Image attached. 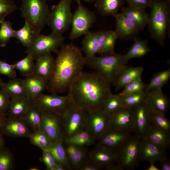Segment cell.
I'll use <instances>...</instances> for the list:
<instances>
[{"mask_svg": "<svg viewBox=\"0 0 170 170\" xmlns=\"http://www.w3.org/2000/svg\"><path fill=\"white\" fill-rule=\"evenodd\" d=\"M29 138L32 144L38 147L42 151L48 150L52 142L42 130L32 132Z\"/></svg>", "mask_w": 170, "mask_h": 170, "instance_id": "35", "label": "cell"}, {"mask_svg": "<svg viewBox=\"0 0 170 170\" xmlns=\"http://www.w3.org/2000/svg\"><path fill=\"white\" fill-rule=\"evenodd\" d=\"M3 135L0 130V149L5 147V140L3 137Z\"/></svg>", "mask_w": 170, "mask_h": 170, "instance_id": "56", "label": "cell"}, {"mask_svg": "<svg viewBox=\"0 0 170 170\" xmlns=\"http://www.w3.org/2000/svg\"><path fill=\"white\" fill-rule=\"evenodd\" d=\"M3 75L11 78H15L16 73L13 65L0 60V75Z\"/></svg>", "mask_w": 170, "mask_h": 170, "instance_id": "48", "label": "cell"}, {"mask_svg": "<svg viewBox=\"0 0 170 170\" xmlns=\"http://www.w3.org/2000/svg\"><path fill=\"white\" fill-rule=\"evenodd\" d=\"M7 118L5 113L0 112V130L2 127Z\"/></svg>", "mask_w": 170, "mask_h": 170, "instance_id": "55", "label": "cell"}, {"mask_svg": "<svg viewBox=\"0 0 170 170\" xmlns=\"http://www.w3.org/2000/svg\"><path fill=\"white\" fill-rule=\"evenodd\" d=\"M147 94V91L144 90L120 97L122 99L123 107L133 108L142 103L145 102Z\"/></svg>", "mask_w": 170, "mask_h": 170, "instance_id": "37", "label": "cell"}, {"mask_svg": "<svg viewBox=\"0 0 170 170\" xmlns=\"http://www.w3.org/2000/svg\"><path fill=\"white\" fill-rule=\"evenodd\" d=\"M168 23V14L166 4L154 1L151 4L147 24L152 36L161 46H163Z\"/></svg>", "mask_w": 170, "mask_h": 170, "instance_id": "5", "label": "cell"}, {"mask_svg": "<svg viewBox=\"0 0 170 170\" xmlns=\"http://www.w3.org/2000/svg\"><path fill=\"white\" fill-rule=\"evenodd\" d=\"M122 13L141 29L147 24L149 15L144 8L129 5L122 9Z\"/></svg>", "mask_w": 170, "mask_h": 170, "instance_id": "28", "label": "cell"}, {"mask_svg": "<svg viewBox=\"0 0 170 170\" xmlns=\"http://www.w3.org/2000/svg\"><path fill=\"white\" fill-rule=\"evenodd\" d=\"M170 78V69L158 73L154 75L150 82L146 85L145 90L149 91L153 89L162 88Z\"/></svg>", "mask_w": 170, "mask_h": 170, "instance_id": "38", "label": "cell"}, {"mask_svg": "<svg viewBox=\"0 0 170 170\" xmlns=\"http://www.w3.org/2000/svg\"><path fill=\"white\" fill-rule=\"evenodd\" d=\"M142 138L166 150L170 146V133L151 125Z\"/></svg>", "mask_w": 170, "mask_h": 170, "instance_id": "26", "label": "cell"}, {"mask_svg": "<svg viewBox=\"0 0 170 170\" xmlns=\"http://www.w3.org/2000/svg\"><path fill=\"white\" fill-rule=\"evenodd\" d=\"M150 111L151 125L170 133V122L165 115L151 110Z\"/></svg>", "mask_w": 170, "mask_h": 170, "instance_id": "42", "label": "cell"}, {"mask_svg": "<svg viewBox=\"0 0 170 170\" xmlns=\"http://www.w3.org/2000/svg\"><path fill=\"white\" fill-rule=\"evenodd\" d=\"M0 89L5 91L11 99L26 96L23 80L14 78L7 82L3 83Z\"/></svg>", "mask_w": 170, "mask_h": 170, "instance_id": "31", "label": "cell"}, {"mask_svg": "<svg viewBox=\"0 0 170 170\" xmlns=\"http://www.w3.org/2000/svg\"><path fill=\"white\" fill-rule=\"evenodd\" d=\"M65 168L62 165L57 164L53 170H65Z\"/></svg>", "mask_w": 170, "mask_h": 170, "instance_id": "58", "label": "cell"}, {"mask_svg": "<svg viewBox=\"0 0 170 170\" xmlns=\"http://www.w3.org/2000/svg\"><path fill=\"white\" fill-rule=\"evenodd\" d=\"M65 40L63 35L53 32L47 35L41 33L33 34L25 52L31 55L34 60H36L43 54L52 52L57 53L59 47L64 44Z\"/></svg>", "mask_w": 170, "mask_h": 170, "instance_id": "6", "label": "cell"}, {"mask_svg": "<svg viewBox=\"0 0 170 170\" xmlns=\"http://www.w3.org/2000/svg\"><path fill=\"white\" fill-rule=\"evenodd\" d=\"M109 31H99L98 38V54H99L102 49L107 39Z\"/></svg>", "mask_w": 170, "mask_h": 170, "instance_id": "52", "label": "cell"}, {"mask_svg": "<svg viewBox=\"0 0 170 170\" xmlns=\"http://www.w3.org/2000/svg\"><path fill=\"white\" fill-rule=\"evenodd\" d=\"M95 141L90 134L87 131L84 129L70 138L64 139V142L80 146H85L93 144Z\"/></svg>", "mask_w": 170, "mask_h": 170, "instance_id": "39", "label": "cell"}, {"mask_svg": "<svg viewBox=\"0 0 170 170\" xmlns=\"http://www.w3.org/2000/svg\"><path fill=\"white\" fill-rule=\"evenodd\" d=\"M123 107L120 97L118 95L112 94L105 102L103 110L110 114Z\"/></svg>", "mask_w": 170, "mask_h": 170, "instance_id": "44", "label": "cell"}, {"mask_svg": "<svg viewBox=\"0 0 170 170\" xmlns=\"http://www.w3.org/2000/svg\"><path fill=\"white\" fill-rule=\"evenodd\" d=\"M129 5L145 8L151 5V0H127Z\"/></svg>", "mask_w": 170, "mask_h": 170, "instance_id": "53", "label": "cell"}, {"mask_svg": "<svg viewBox=\"0 0 170 170\" xmlns=\"http://www.w3.org/2000/svg\"><path fill=\"white\" fill-rule=\"evenodd\" d=\"M34 75L48 81L52 75L55 59L51 54L41 55L36 59Z\"/></svg>", "mask_w": 170, "mask_h": 170, "instance_id": "23", "label": "cell"}, {"mask_svg": "<svg viewBox=\"0 0 170 170\" xmlns=\"http://www.w3.org/2000/svg\"><path fill=\"white\" fill-rule=\"evenodd\" d=\"M22 118L32 132L41 130L42 112L34 103Z\"/></svg>", "mask_w": 170, "mask_h": 170, "instance_id": "33", "label": "cell"}, {"mask_svg": "<svg viewBox=\"0 0 170 170\" xmlns=\"http://www.w3.org/2000/svg\"><path fill=\"white\" fill-rule=\"evenodd\" d=\"M103 168L94 163L89 158L82 164L79 170H101Z\"/></svg>", "mask_w": 170, "mask_h": 170, "instance_id": "51", "label": "cell"}, {"mask_svg": "<svg viewBox=\"0 0 170 170\" xmlns=\"http://www.w3.org/2000/svg\"><path fill=\"white\" fill-rule=\"evenodd\" d=\"M11 100L7 94L3 90L0 89V112L5 113Z\"/></svg>", "mask_w": 170, "mask_h": 170, "instance_id": "50", "label": "cell"}, {"mask_svg": "<svg viewBox=\"0 0 170 170\" xmlns=\"http://www.w3.org/2000/svg\"><path fill=\"white\" fill-rule=\"evenodd\" d=\"M146 86V84L143 82L141 77H140L125 86L118 95L122 96L144 90Z\"/></svg>", "mask_w": 170, "mask_h": 170, "instance_id": "45", "label": "cell"}, {"mask_svg": "<svg viewBox=\"0 0 170 170\" xmlns=\"http://www.w3.org/2000/svg\"><path fill=\"white\" fill-rule=\"evenodd\" d=\"M3 134L13 137L29 138L32 132L22 118L7 117L0 129Z\"/></svg>", "mask_w": 170, "mask_h": 170, "instance_id": "16", "label": "cell"}, {"mask_svg": "<svg viewBox=\"0 0 170 170\" xmlns=\"http://www.w3.org/2000/svg\"><path fill=\"white\" fill-rule=\"evenodd\" d=\"M166 150L146 139L142 138L139 146V160L154 163L160 161L167 157Z\"/></svg>", "mask_w": 170, "mask_h": 170, "instance_id": "18", "label": "cell"}, {"mask_svg": "<svg viewBox=\"0 0 170 170\" xmlns=\"http://www.w3.org/2000/svg\"><path fill=\"white\" fill-rule=\"evenodd\" d=\"M33 34L30 25L25 21L24 26L20 29L15 30L14 37L24 47H27L30 45Z\"/></svg>", "mask_w": 170, "mask_h": 170, "instance_id": "41", "label": "cell"}, {"mask_svg": "<svg viewBox=\"0 0 170 170\" xmlns=\"http://www.w3.org/2000/svg\"><path fill=\"white\" fill-rule=\"evenodd\" d=\"M87 114L84 109L72 102L63 116L64 140L85 129Z\"/></svg>", "mask_w": 170, "mask_h": 170, "instance_id": "9", "label": "cell"}, {"mask_svg": "<svg viewBox=\"0 0 170 170\" xmlns=\"http://www.w3.org/2000/svg\"><path fill=\"white\" fill-rule=\"evenodd\" d=\"M56 53L53 73L47 90L58 94L68 91L72 82L83 71L86 59L82 51L72 43L64 44Z\"/></svg>", "mask_w": 170, "mask_h": 170, "instance_id": "2", "label": "cell"}, {"mask_svg": "<svg viewBox=\"0 0 170 170\" xmlns=\"http://www.w3.org/2000/svg\"><path fill=\"white\" fill-rule=\"evenodd\" d=\"M34 59L29 54L13 65L14 69L18 70L22 75L26 77L34 75Z\"/></svg>", "mask_w": 170, "mask_h": 170, "instance_id": "36", "label": "cell"}, {"mask_svg": "<svg viewBox=\"0 0 170 170\" xmlns=\"http://www.w3.org/2000/svg\"><path fill=\"white\" fill-rule=\"evenodd\" d=\"M47 150L54 157L57 164L62 165L66 170L72 169L68 160L63 139L52 142Z\"/></svg>", "mask_w": 170, "mask_h": 170, "instance_id": "29", "label": "cell"}, {"mask_svg": "<svg viewBox=\"0 0 170 170\" xmlns=\"http://www.w3.org/2000/svg\"><path fill=\"white\" fill-rule=\"evenodd\" d=\"M110 128L132 133L134 130L133 108L123 107L110 114Z\"/></svg>", "mask_w": 170, "mask_h": 170, "instance_id": "14", "label": "cell"}, {"mask_svg": "<svg viewBox=\"0 0 170 170\" xmlns=\"http://www.w3.org/2000/svg\"><path fill=\"white\" fill-rule=\"evenodd\" d=\"M141 139L135 135H132L116 151V163L123 170H133L139 165Z\"/></svg>", "mask_w": 170, "mask_h": 170, "instance_id": "8", "label": "cell"}, {"mask_svg": "<svg viewBox=\"0 0 170 170\" xmlns=\"http://www.w3.org/2000/svg\"><path fill=\"white\" fill-rule=\"evenodd\" d=\"M135 135L143 138L151 125V111L144 102L133 108Z\"/></svg>", "mask_w": 170, "mask_h": 170, "instance_id": "15", "label": "cell"}, {"mask_svg": "<svg viewBox=\"0 0 170 170\" xmlns=\"http://www.w3.org/2000/svg\"><path fill=\"white\" fill-rule=\"evenodd\" d=\"M147 91L145 102L150 109L165 115L169 108L170 102L166 96L163 93L162 88Z\"/></svg>", "mask_w": 170, "mask_h": 170, "instance_id": "21", "label": "cell"}, {"mask_svg": "<svg viewBox=\"0 0 170 170\" xmlns=\"http://www.w3.org/2000/svg\"><path fill=\"white\" fill-rule=\"evenodd\" d=\"M86 59V65L98 73L109 84L114 85L128 60L124 55L115 53Z\"/></svg>", "mask_w": 170, "mask_h": 170, "instance_id": "3", "label": "cell"}, {"mask_svg": "<svg viewBox=\"0 0 170 170\" xmlns=\"http://www.w3.org/2000/svg\"><path fill=\"white\" fill-rule=\"evenodd\" d=\"M41 160L48 170H53L57 165L56 161L51 154L48 150H43Z\"/></svg>", "mask_w": 170, "mask_h": 170, "instance_id": "49", "label": "cell"}, {"mask_svg": "<svg viewBox=\"0 0 170 170\" xmlns=\"http://www.w3.org/2000/svg\"><path fill=\"white\" fill-rule=\"evenodd\" d=\"M71 0H60L50 10L47 25L52 32L63 35L71 24L72 14L71 10Z\"/></svg>", "mask_w": 170, "mask_h": 170, "instance_id": "7", "label": "cell"}, {"mask_svg": "<svg viewBox=\"0 0 170 170\" xmlns=\"http://www.w3.org/2000/svg\"><path fill=\"white\" fill-rule=\"evenodd\" d=\"M117 38V36L115 31H109L105 43L99 54L100 56H104L110 55L115 53L114 52L115 46Z\"/></svg>", "mask_w": 170, "mask_h": 170, "instance_id": "46", "label": "cell"}, {"mask_svg": "<svg viewBox=\"0 0 170 170\" xmlns=\"http://www.w3.org/2000/svg\"><path fill=\"white\" fill-rule=\"evenodd\" d=\"M29 170H39V169L37 167H31L29 168Z\"/></svg>", "mask_w": 170, "mask_h": 170, "instance_id": "59", "label": "cell"}, {"mask_svg": "<svg viewBox=\"0 0 170 170\" xmlns=\"http://www.w3.org/2000/svg\"><path fill=\"white\" fill-rule=\"evenodd\" d=\"M132 136L131 133L110 128L98 140V144L116 151Z\"/></svg>", "mask_w": 170, "mask_h": 170, "instance_id": "17", "label": "cell"}, {"mask_svg": "<svg viewBox=\"0 0 170 170\" xmlns=\"http://www.w3.org/2000/svg\"><path fill=\"white\" fill-rule=\"evenodd\" d=\"M14 166V158L11 152L3 147L0 149V170H11Z\"/></svg>", "mask_w": 170, "mask_h": 170, "instance_id": "43", "label": "cell"}, {"mask_svg": "<svg viewBox=\"0 0 170 170\" xmlns=\"http://www.w3.org/2000/svg\"><path fill=\"white\" fill-rule=\"evenodd\" d=\"M89 158L96 165L106 168L116 162L117 153L99 144L89 151Z\"/></svg>", "mask_w": 170, "mask_h": 170, "instance_id": "19", "label": "cell"}, {"mask_svg": "<svg viewBox=\"0 0 170 170\" xmlns=\"http://www.w3.org/2000/svg\"><path fill=\"white\" fill-rule=\"evenodd\" d=\"M161 170H170V161L167 157L160 161Z\"/></svg>", "mask_w": 170, "mask_h": 170, "instance_id": "54", "label": "cell"}, {"mask_svg": "<svg viewBox=\"0 0 170 170\" xmlns=\"http://www.w3.org/2000/svg\"><path fill=\"white\" fill-rule=\"evenodd\" d=\"M110 114L103 109L88 113L85 129L96 140L110 128Z\"/></svg>", "mask_w": 170, "mask_h": 170, "instance_id": "12", "label": "cell"}, {"mask_svg": "<svg viewBox=\"0 0 170 170\" xmlns=\"http://www.w3.org/2000/svg\"><path fill=\"white\" fill-rule=\"evenodd\" d=\"M42 112L41 130L52 142L63 139V116L52 112Z\"/></svg>", "mask_w": 170, "mask_h": 170, "instance_id": "13", "label": "cell"}, {"mask_svg": "<svg viewBox=\"0 0 170 170\" xmlns=\"http://www.w3.org/2000/svg\"><path fill=\"white\" fill-rule=\"evenodd\" d=\"M26 96L32 101L47 89L48 81L34 75L23 80Z\"/></svg>", "mask_w": 170, "mask_h": 170, "instance_id": "24", "label": "cell"}, {"mask_svg": "<svg viewBox=\"0 0 170 170\" xmlns=\"http://www.w3.org/2000/svg\"><path fill=\"white\" fill-rule=\"evenodd\" d=\"M21 16L31 27L33 34L40 33L47 25L50 10L45 0H22Z\"/></svg>", "mask_w": 170, "mask_h": 170, "instance_id": "4", "label": "cell"}, {"mask_svg": "<svg viewBox=\"0 0 170 170\" xmlns=\"http://www.w3.org/2000/svg\"><path fill=\"white\" fill-rule=\"evenodd\" d=\"M116 19L115 31L118 37L127 39L136 34L141 29L122 13L115 16Z\"/></svg>", "mask_w": 170, "mask_h": 170, "instance_id": "22", "label": "cell"}, {"mask_svg": "<svg viewBox=\"0 0 170 170\" xmlns=\"http://www.w3.org/2000/svg\"><path fill=\"white\" fill-rule=\"evenodd\" d=\"M3 83V82L2 79L0 76V88Z\"/></svg>", "mask_w": 170, "mask_h": 170, "instance_id": "60", "label": "cell"}, {"mask_svg": "<svg viewBox=\"0 0 170 170\" xmlns=\"http://www.w3.org/2000/svg\"><path fill=\"white\" fill-rule=\"evenodd\" d=\"M17 9L13 0H0V20L5 18Z\"/></svg>", "mask_w": 170, "mask_h": 170, "instance_id": "47", "label": "cell"}, {"mask_svg": "<svg viewBox=\"0 0 170 170\" xmlns=\"http://www.w3.org/2000/svg\"><path fill=\"white\" fill-rule=\"evenodd\" d=\"M77 3V7L72 14L71 20V29L69 36L71 40L85 35L89 31L96 19L94 12L83 6L81 2Z\"/></svg>", "mask_w": 170, "mask_h": 170, "instance_id": "11", "label": "cell"}, {"mask_svg": "<svg viewBox=\"0 0 170 170\" xmlns=\"http://www.w3.org/2000/svg\"><path fill=\"white\" fill-rule=\"evenodd\" d=\"M33 103L26 96L11 99L5 113L8 117L22 118Z\"/></svg>", "mask_w": 170, "mask_h": 170, "instance_id": "25", "label": "cell"}, {"mask_svg": "<svg viewBox=\"0 0 170 170\" xmlns=\"http://www.w3.org/2000/svg\"><path fill=\"white\" fill-rule=\"evenodd\" d=\"M73 102L88 113L103 109L112 94L109 84L98 73L82 71L68 91Z\"/></svg>", "mask_w": 170, "mask_h": 170, "instance_id": "1", "label": "cell"}, {"mask_svg": "<svg viewBox=\"0 0 170 170\" xmlns=\"http://www.w3.org/2000/svg\"><path fill=\"white\" fill-rule=\"evenodd\" d=\"M150 165L147 168V170H159L158 168L156 166L154 165V163L152 162L150 163Z\"/></svg>", "mask_w": 170, "mask_h": 170, "instance_id": "57", "label": "cell"}, {"mask_svg": "<svg viewBox=\"0 0 170 170\" xmlns=\"http://www.w3.org/2000/svg\"><path fill=\"white\" fill-rule=\"evenodd\" d=\"M122 0H96L95 6L103 16H115L122 3Z\"/></svg>", "mask_w": 170, "mask_h": 170, "instance_id": "32", "label": "cell"}, {"mask_svg": "<svg viewBox=\"0 0 170 170\" xmlns=\"http://www.w3.org/2000/svg\"><path fill=\"white\" fill-rule=\"evenodd\" d=\"M144 71L142 66L131 67L127 65L118 76L114 85L117 91L136 79L141 77Z\"/></svg>", "mask_w": 170, "mask_h": 170, "instance_id": "27", "label": "cell"}, {"mask_svg": "<svg viewBox=\"0 0 170 170\" xmlns=\"http://www.w3.org/2000/svg\"><path fill=\"white\" fill-rule=\"evenodd\" d=\"M99 31L90 32L85 35L82 42V50L86 59L91 58L98 54Z\"/></svg>", "mask_w": 170, "mask_h": 170, "instance_id": "30", "label": "cell"}, {"mask_svg": "<svg viewBox=\"0 0 170 170\" xmlns=\"http://www.w3.org/2000/svg\"><path fill=\"white\" fill-rule=\"evenodd\" d=\"M150 51L146 41L136 39L130 49L124 55L128 61L132 58L143 57Z\"/></svg>", "mask_w": 170, "mask_h": 170, "instance_id": "34", "label": "cell"}, {"mask_svg": "<svg viewBox=\"0 0 170 170\" xmlns=\"http://www.w3.org/2000/svg\"><path fill=\"white\" fill-rule=\"evenodd\" d=\"M0 46L4 47L10 39L14 37V31L12 24L5 18L0 20Z\"/></svg>", "mask_w": 170, "mask_h": 170, "instance_id": "40", "label": "cell"}, {"mask_svg": "<svg viewBox=\"0 0 170 170\" xmlns=\"http://www.w3.org/2000/svg\"><path fill=\"white\" fill-rule=\"evenodd\" d=\"M96 0H85L87 2H92L94 1H96Z\"/></svg>", "mask_w": 170, "mask_h": 170, "instance_id": "61", "label": "cell"}, {"mask_svg": "<svg viewBox=\"0 0 170 170\" xmlns=\"http://www.w3.org/2000/svg\"><path fill=\"white\" fill-rule=\"evenodd\" d=\"M75 0L77 2V3H78L80 2L81 0Z\"/></svg>", "mask_w": 170, "mask_h": 170, "instance_id": "62", "label": "cell"}, {"mask_svg": "<svg viewBox=\"0 0 170 170\" xmlns=\"http://www.w3.org/2000/svg\"><path fill=\"white\" fill-rule=\"evenodd\" d=\"M64 144L72 169L79 170L82 164L89 158V151L85 146L65 143Z\"/></svg>", "mask_w": 170, "mask_h": 170, "instance_id": "20", "label": "cell"}, {"mask_svg": "<svg viewBox=\"0 0 170 170\" xmlns=\"http://www.w3.org/2000/svg\"><path fill=\"white\" fill-rule=\"evenodd\" d=\"M72 101L70 96L57 94L47 95L42 93L34 100L35 105L41 111H50L63 116L69 109Z\"/></svg>", "mask_w": 170, "mask_h": 170, "instance_id": "10", "label": "cell"}]
</instances>
